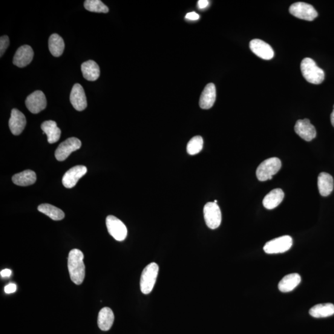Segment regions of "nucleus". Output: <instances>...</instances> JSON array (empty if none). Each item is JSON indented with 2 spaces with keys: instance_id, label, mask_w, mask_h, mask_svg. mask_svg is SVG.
<instances>
[{
  "instance_id": "f257e3e1",
  "label": "nucleus",
  "mask_w": 334,
  "mask_h": 334,
  "mask_svg": "<svg viewBox=\"0 0 334 334\" xmlns=\"http://www.w3.org/2000/svg\"><path fill=\"white\" fill-rule=\"evenodd\" d=\"M84 255L81 250L73 249L69 253L68 266L72 282L80 285L85 277V265L83 262Z\"/></svg>"
},
{
  "instance_id": "f03ea898",
  "label": "nucleus",
  "mask_w": 334,
  "mask_h": 334,
  "mask_svg": "<svg viewBox=\"0 0 334 334\" xmlns=\"http://www.w3.org/2000/svg\"><path fill=\"white\" fill-rule=\"evenodd\" d=\"M301 71L304 79L314 85H320L324 81L325 74L323 70L317 66L310 58H306L301 63Z\"/></svg>"
},
{
  "instance_id": "7ed1b4c3",
  "label": "nucleus",
  "mask_w": 334,
  "mask_h": 334,
  "mask_svg": "<svg viewBox=\"0 0 334 334\" xmlns=\"http://www.w3.org/2000/svg\"><path fill=\"white\" fill-rule=\"evenodd\" d=\"M282 166L281 161L277 157L269 158L263 161L256 170V176L261 181L271 180Z\"/></svg>"
},
{
  "instance_id": "20e7f679",
  "label": "nucleus",
  "mask_w": 334,
  "mask_h": 334,
  "mask_svg": "<svg viewBox=\"0 0 334 334\" xmlns=\"http://www.w3.org/2000/svg\"><path fill=\"white\" fill-rule=\"evenodd\" d=\"M158 270V266L156 263H152L147 266L141 274L140 288L141 292L147 295L153 290L156 282Z\"/></svg>"
},
{
  "instance_id": "39448f33",
  "label": "nucleus",
  "mask_w": 334,
  "mask_h": 334,
  "mask_svg": "<svg viewBox=\"0 0 334 334\" xmlns=\"http://www.w3.org/2000/svg\"><path fill=\"white\" fill-rule=\"evenodd\" d=\"M292 245V238L289 235H285L267 242L263 249L267 254H279L287 252Z\"/></svg>"
},
{
  "instance_id": "423d86ee",
  "label": "nucleus",
  "mask_w": 334,
  "mask_h": 334,
  "mask_svg": "<svg viewBox=\"0 0 334 334\" xmlns=\"http://www.w3.org/2000/svg\"><path fill=\"white\" fill-rule=\"evenodd\" d=\"M289 11L296 18L312 21L318 16V12L312 5L304 2L295 3L290 6Z\"/></svg>"
},
{
  "instance_id": "0eeeda50",
  "label": "nucleus",
  "mask_w": 334,
  "mask_h": 334,
  "mask_svg": "<svg viewBox=\"0 0 334 334\" xmlns=\"http://www.w3.org/2000/svg\"><path fill=\"white\" fill-rule=\"evenodd\" d=\"M108 232L115 240L122 241L128 235V230L125 224L114 215H108L106 218Z\"/></svg>"
},
{
  "instance_id": "6e6552de",
  "label": "nucleus",
  "mask_w": 334,
  "mask_h": 334,
  "mask_svg": "<svg viewBox=\"0 0 334 334\" xmlns=\"http://www.w3.org/2000/svg\"><path fill=\"white\" fill-rule=\"evenodd\" d=\"M204 217L209 229H217L220 226L221 221L220 207L214 202L207 203L204 207Z\"/></svg>"
},
{
  "instance_id": "1a4fd4ad",
  "label": "nucleus",
  "mask_w": 334,
  "mask_h": 334,
  "mask_svg": "<svg viewBox=\"0 0 334 334\" xmlns=\"http://www.w3.org/2000/svg\"><path fill=\"white\" fill-rule=\"evenodd\" d=\"M81 147V142L76 137L68 138L60 144L55 151V157L59 161H64L72 152L77 151Z\"/></svg>"
},
{
  "instance_id": "9d476101",
  "label": "nucleus",
  "mask_w": 334,
  "mask_h": 334,
  "mask_svg": "<svg viewBox=\"0 0 334 334\" xmlns=\"http://www.w3.org/2000/svg\"><path fill=\"white\" fill-rule=\"evenodd\" d=\"M25 105L31 113L37 114L44 110L47 106V99L44 93L36 91L27 96Z\"/></svg>"
},
{
  "instance_id": "9b49d317",
  "label": "nucleus",
  "mask_w": 334,
  "mask_h": 334,
  "mask_svg": "<svg viewBox=\"0 0 334 334\" xmlns=\"http://www.w3.org/2000/svg\"><path fill=\"white\" fill-rule=\"evenodd\" d=\"M88 169L85 166L77 165L73 167L65 173L63 177L62 183L66 188H72L76 186L80 178L86 175Z\"/></svg>"
},
{
  "instance_id": "f8f14e48",
  "label": "nucleus",
  "mask_w": 334,
  "mask_h": 334,
  "mask_svg": "<svg viewBox=\"0 0 334 334\" xmlns=\"http://www.w3.org/2000/svg\"><path fill=\"white\" fill-rule=\"evenodd\" d=\"M249 47L252 52L262 59L269 60L274 56V51L272 48L263 40H252L249 43Z\"/></svg>"
},
{
  "instance_id": "ddd939ff",
  "label": "nucleus",
  "mask_w": 334,
  "mask_h": 334,
  "mask_svg": "<svg viewBox=\"0 0 334 334\" xmlns=\"http://www.w3.org/2000/svg\"><path fill=\"white\" fill-rule=\"evenodd\" d=\"M70 102L77 111H82L87 108L88 102L85 90L79 84H75L70 94Z\"/></svg>"
},
{
  "instance_id": "4468645a",
  "label": "nucleus",
  "mask_w": 334,
  "mask_h": 334,
  "mask_svg": "<svg viewBox=\"0 0 334 334\" xmlns=\"http://www.w3.org/2000/svg\"><path fill=\"white\" fill-rule=\"evenodd\" d=\"M295 131L299 137L308 142L316 136V128L308 119L298 120L295 124Z\"/></svg>"
},
{
  "instance_id": "2eb2a0df",
  "label": "nucleus",
  "mask_w": 334,
  "mask_h": 334,
  "mask_svg": "<svg viewBox=\"0 0 334 334\" xmlns=\"http://www.w3.org/2000/svg\"><path fill=\"white\" fill-rule=\"evenodd\" d=\"M34 51L30 45H23L18 49L13 59V64L19 68H24L33 61Z\"/></svg>"
},
{
  "instance_id": "dca6fc26",
  "label": "nucleus",
  "mask_w": 334,
  "mask_h": 334,
  "mask_svg": "<svg viewBox=\"0 0 334 334\" xmlns=\"http://www.w3.org/2000/svg\"><path fill=\"white\" fill-rule=\"evenodd\" d=\"M25 125H26V119H25L24 115L18 109H13L9 120V126L11 132L14 135L18 136L21 134Z\"/></svg>"
},
{
  "instance_id": "f3484780",
  "label": "nucleus",
  "mask_w": 334,
  "mask_h": 334,
  "mask_svg": "<svg viewBox=\"0 0 334 334\" xmlns=\"http://www.w3.org/2000/svg\"><path fill=\"white\" fill-rule=\"evenodd\" d=\"M216 99V89L213 83L204 88L200 99V106L203 109H209L214 105Z\"/></svg>"
},
{
  "instance_id": "a211bd4d",
  "label": "nucleus",
  "mask_w": 334,
  "mask_h": 334,
  "mask_svg": "<svg viewBox=\"0 0 334 334\" xmlns=\"http://www.w3.org/2000/svg\"><path fill=\"white\" fill-rule=\"evenodd\" d=\"M114 314L110 308L105 307L100 311L98 315V326L100 330L108 331L111 329L114 322Z\"/></svg>"
},
{
  "instance_id": "6ab92c4d",
  "label": "nucleus",
  "mask_w": 334,
  "mask_h": 334,
  "mask_svg": "<svg viewBox=\"0 0 334 334\" xmlns=\"http://www.w3.org/2000/svg\"><path fill=\"white\" fill-rule=\"evenodd\" d=\"M301 276L294 273L285 276L278 285L279 290L282 292H292L300 284Z\"/></svg>"
},
{
  "instance_id": "aec40b11",
  "label": "nucleus",
  "mask_w": 334,
  "mask_h": 334,
  "mask_svg": "<svg viewBox=\"0 0 334 334\" xmlns=\"http://www.w3.org/2000/svg\"><path fill=\"white\" fill-rule=\"evenodd\" d=\"M41 129L44 134H47L48 142L50 144L55 143L61 136V129L58 127L54 121H45L42 124Z\"/></svg>"
},
{
  "instance_id": "412c9836",
  "label": "nucleus",
  "mask_w": 334,
  "mask_h": 334,
  "mask_svg": "<svg viewBox=\"0 0 334 334\" xmlns=\"http://www.w3.org/2000/svg\"><path fill=\"white\" fill-rule=\"evenodd\" d=\"M318 186L319 193L322 197H327L333 191V179L332 177L327 173H321L318 178Z\"/></svg>"
},
{
  "instance_id": "4be33fe9",
  "label": "nucleus",
  "mask_w": 334,
  "mask_h": 334,
  "mask_svg": "<svg viewBox=\"0 0 334 334\" xmlns=\"http://www.w3.org/2000/svg\"><path fill=\"white\" fill-rule=\"evenodd\" d=\"M284 198V192L281 189H275L270 191L263 200V206L267 209H275L280 204Z\"/></svg>"
},
{
  "instance_id": "5701e85b",
  "label": "nucleus",
  "mask_w": 334,
  "mask_h": 334,
  "mask_svg": "<svg viewBox=\"0 0 334 334\" xmlns=\"http://www.w3.org/2000/svg\"><path fill=\"white\" fill-rule=\"evenodd\" d=\"M81 71L84 77L89 81H95L100 76L99 66L93 60H89L83 63L81 65Z\"/></svg>"
},
{
  "instance_id": "b1692460",
  "label": "nucleus",
  "mask_w": 334,
  "mask_h": 334,
  "mask_svg": "<svg viewBox=\"0 0 334 334\" xmlns=\"http://www.w3.org/2000/svg\"><path fill=\"white\" fill-rule=\"evenodd\" d=\"M37 177L36 173L30 170L23 171L14 175L12 178L13 182L16 185L27 186L36 183Z\"/></svg>"
},
{
  "instance_id": "393cba45",
  "label": "nucleus",
  "mask_w": 334,
  "mask_h": 334,
  "mask_svg": "<svg viewBox=\"0 0 334 334\" xmlns=\"http://www.w3.org/2000/svg\"><path fill=\"white\" fill-rule=\"evenodd\" d=\"M309 313L313 318H327L334 315V305L332 303L317 304L311 308Z\"/></svg>"
},
{
  "instance_id": "a878e982",
  "label": "nucleus",
  "mask_w": 334,
  "mask_h": 334,
  "mask_svg": "<svg viewBox=\"0 0 334 334\" xmlns=\"http://www.w3.org/2000/svg\"><path fill=\"white\" fill-rule=\"evenodd\" d=\"M48 47L50 53L53 56L59 57L64 51V40L59 34H53L48 40Z\"/></svg>"
},
{
  "instance_id": "bb28decb",
  "label": "nucleus",
  "mask_w": 334,
  "mask_h": 334,
  "mask_svg": "<svg viewBox=\"0 0 334 334\" xmlns=\"http://www.w3.org/2000/svg\"><path fill=\"white\" fill-rule=\"evenodd\" d=\"M39 211L48 216L53 220H61L65 217L62 210L49 204H42L38 207Z\"/></svg>"
},
{
  "instance_id": "cd10ccee",
  "label": "nucleus",
  "mask_w": 334,
  "mask_h": 334,
  "mask_svg": "<svg viewBox=\"0 0 334 334\" xmlns=\"http://www.w3.org/2000/svg\"><path fill=\"white\" fill-rule=\"evenodd\" d=\"M84 6L86 10L91 12L107 13L109 11L108 8L100 0H86Z\"/></svg>"
},
{
  "instance_id": "c85d7f7f",
  "label": "nucleus",
  "mask_w": 334,
  "mask_h": 334,
  "mask_svg": "<svg viewBox=\"0 0 334 334\" xmlns=\"http://www.w3.org/2000/svg\"><path fill=\"white\" fill-rule=\"evenodd\" d=\"M203 148V139L200 136H194L189 141L187 145V152L189 155L200 153Z\"/></svg>"
},
{
  "instance_id": "c756f323",
  "label": "nucleus",
  "mask_w": 334,
  "mask_h": 334,
  "mask_svg": "<svg viewBox=\"0 0 334 334\" xmlns=\"http://www.w3.org/2000/svg\"><path fill=\"white\" fill-rule=\"evenodd\" d=\"M10 45L9 37L7 36L1 37L0 38V56L2 57L7 50L8 46Z\"/></svg>"
},
{
  "instance_id": "7c9ffc66",
  "label": "nucleus",
  "mask_w": 334,
  "mask_h": 334,
  "mask_svg": "<svg viewBox=\"0 0 334 334\" xmlns=\"http://www.w3.org/2000/svg\"><path fill=\"white\" fill-rule=\"evenodd\" d=\"M16 290V285L13 283H10L5 287V292L6 293H8V294L15 292Z\"/></svg>"
},
{
  "instance_id": "2f4dec72",
  "label": "nucleus",
  "mask_w": 334,
  "mask_h": 334,
  "mask_svg": "<svg viewBox=\"0 0 334 334\" xmlns=\"http://www.w3.org/2000/svg\"><path fill=\"white\" fill-rule=\"evenodd\" d=\"M185 18L186 19L189 20V21H196V20L200 18V15L197 13L191 12L187 14Z\"/></svg>"
},
{
  "instance_id": "473e14b6",
  "label": "nucleus",
  "mask_w": 334,
  "mask_h": 334,
  "mask_svg": "<svg viewBox=\"0 0 334 334\" xmlns=\"http://www.w3.org/2000/svg\"><path fill=\"white\" fill-rule=\"evenodd\" d=\"M209 5V1L207 0H200L198 2V8L200 9H204Z\"/></svg>"
},
{
  "instance_id": "72a5a7b5",
  "label": "nucleus",
  "mask_w": 334,
  "mask_h": 334,
  "mask_svg": "<svg viewBox=\"0 0 334 334\" xmlns=\"http://www.w3.org/2000/svg\"><path fill=\"white\" fill-rule=\"evenodd\" d=\"M11 273V270L10 269H6L2 270L1 271V276L2 277H10Z\"/></svg>"
},
{
  "instance_id": "f704fd0d",
  "label": "nucleus",
  "mask_w": 334,
  "mask_h": 334,
  "mask_svg": "<svg viewBox=\"0 0 334 334\" xmlns=\"http://www.w3.org/2000/svg\"><path fill=\"white\" fill-rule=\"evenodd\" d=\"M330 120H331V123H332V125L334 127V105H333V110L332 112V114H331L330 115Z\"/></svg>"
},
{
  "instance_id": "c9c22d12",
  "label": "nucleus",
  "mask_w": 334,
  "mask_h": 334,
  "mask_svg": "<svg viewBox=\"0 0 334 334\" xmlns=\"http://www.w3.org/2000/svg\"><path fill=\"white\" fill-rule=\"evenodd\" d=\"M214 203L217 204V200H215Z\"/></svg>"
}]
</instances>
